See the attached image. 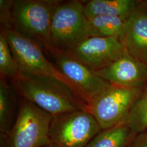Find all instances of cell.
Returning a JSON list of instances; mask_svg holds the SVG:
<instances>
[{"instance_id": "6da1fadb", "label": "cell", "mask_w": 147, "mask_h": 147, "mask_svg": "<svg viewBox=\"0 0 147 147\" xmlns=\"http://www.w3.org/2000/svg\"><path fill=\"white\" fill-rule=\"evenodd\" d=\"M11 82L21 98L31 101L53 117L75 111L88 110L84 101L57 79L20 73Z\"/></svg>"}, {"instance_id": "7a4b0ae2", "label": "cell", "mask_w": 147, "mask_h": 147, "mask_svg": "<svg viewBox=\"0 0 147 147\" xmlns=\"http://www.w3.org/2000/svg\"><path fill=\"white\" fill-rule=\"evenodd\" d=\"M1 25V32L11 47L21 73L57 79L67 84L79 96L74 84L46 58L35 40L23 34L11 25Z\"/></svg>"}, {"instance_id": "3957f363", "label": "cell", "mask_w": 147, "mask_h": 147, "mask_svg": "<svg viewBox=\"0 0 147 147\" xmlns=\"http://www.w3.org/2000/svg\"><path fill=\"white\" fill-rule=\"evenodd\" d=\"M53 117L30 101L21 98L16 120L5 135L7 147H44L50 144Z\"/></svg>"}, {"instance_id": "277c9868", "label": "cell", "mask_w": 147, "mask_h": 147, "mask_svg": "<svg viewBox=\"0 0 147 147\" xmlns=\"http://www.w3.org/2000/svg\"><path fill=\"white\" fill-rule=\"evenodd\" d=\"M59 2L54 0L13 1L9 25L43 45L49 44L53 13Z\"/></svg>"}, {"instance_id": "5b68a950", "label": "cell", "mask_w": 147, "mask_h": 147, "mask_svg": "<svg viewBox=\"0 0 147 147\" xmlns=\"http://www.w3.org/2000/svg\"><path fill=\"white\" fill-rule=\"evenodd\" d=\"M88 19L81 1L60 2L53 13L50 31V44L69 51L89 37Z\"/></svg>"}, {"instance_id": "8992f818", "label": "cell", "mask_w": 147, "mask_h": 147, "mask_svg": "<svg viewBox=\"0 0 147 147\" xmlns=\"http://www.w3.org/2000/svg\"><path fill=\"white\" fill-rule=\"evenodd\" d=\"M102 130L94 116L87 110L53 117L49 139L54 147H86Z\"/></svg>"}, {"instance_id": "52a82bcc", "label": "cell", "mask_w": 147, "mask_h": 147, "mask_svg": "<svg viewBox=\"0 0 147 147\" xmlns=\"http://www.w3.org/2000/svg\"><path fill=\"white\" fill-rule=\"evenodd\" d=\"M143 89L127 88L110 84L90 101L88 111L102 130L118 125L126 122Z\"/></svg>"}, {"instance_id": "ba28073f", "label": "cell", "mask_w": 147, "mask_h": 147, "mask_svg": "<svg viewBox=\"0 0 147 147\" xmlns=\"http://www.w3.org/2000/svg\"><path fill=\"white\" fill-rule=\"evenodd\" d=\"M61 72L74 84L80 98L88 106L110 84L68 51L50 44L43 45Z\"/></svg>"}, {"instance_id": "9c48e42d", "label": "cell", "mask_w": 147, "mask_h": 147, "mask_svg": "<svg viewBox=\"0 0 147 147\" xmlns=\"http://www.w3.org/2000/svg\"><path fill=\"white\" fill-rule=\"evenodd\" d=\"M94 71L107 66L127 53L119 39L89 36L69 51Z\"/></svg>"}, {"instance_id": "30bf717a", "label": "cell", "mask_w": 147, "mask_h": 147, "mask_svg": "<svg viewBox=\"0 0 147 147\" xmlns=\"http://www.w3.org/2000/svg\"><path fill=\"white\" fill-rule=\"evenodd\" d=\"M95 73L110 84L121 87L143 89L147 84V63L127 53Z\"/></svg>"}, {"instance_id": "8fae6325", "label": "cell", "mask_w": 147, "mask_h": 147, "mask_svg": "<svg viewBox=\"0 0 147 147\" xmlns=\"http://www.w3.org/2000/svg\"><path fill=\"white\" fill-rule=\"evenodd\" d=\"M120 40L127 53L147 63V9L142 1L125 21Z\"/></svg>"}, {"instance_id": "7c38bea8", "label": "cell", "mask_w": 147, "mask_h": 147, "mask_svg": "<svg viewBox=\"0 0 147 147\" xmlns=\"http://www.w3.org/2000/svg\"><path fill=\"white\" fill-rule=\"evenodd\" d=\"M141 2L134 0H91L84 4V14L88 19L96 16H113L125 21Z\"/></svg>"}, {"instance_id": "4fadbf2b", "label": "cell", "mask_w": 147, "mask_h": 147, "mask_svg": "<svg viewBox=\"0 0 147 147\" xmlns=\"http://www.w3.org/2000/svg\"><path fill=\"white\" fill-rule=\"evenodd\" d=\"M135 136L125 122L102 130L86 147H127Z\"/></svg>"}, {"instance_id": "5bb4252c", "label": "cell", "mask_w": 147, "mask_h": 147, "mask_svg": "<svg viewBox=\"0 0 147 147\" xmlns=\"http://www.w3.org/2000/svg\"><path fill=\"white\" fill-rule=\"evenodd\" d=\"M16 90L8 84L6 79H0V131L7 135L15 121Z\"/></svg>"}, {"instance_id": "9a60e30c", "label": "cell", "mask_w": 147, "mask_h": 147, "mask_svg": "<svg viewBox=\"0 0 147 147\" xmlns=\"http://www.w3.org/2000/svg\"><path fill=\"white\" fill-rule=\"evenodd\" d=\"M89 36L119 39L124 31L125 20L113 16H96L88 19Z\"/></svg>"}, {"instance_id": "2e32d148", "label": "cell", "mask_w": 147, "mask_h": 147, "mask_svg": "<svg viewBox=\"0 0 147 147\" xmlns=\"http://www.w3.org/2000/svg\"><path fill=\"white\" fill-rule=\"evenodd\" d=\"M126 123L132 134L136 135L147 131V84L132 106Z\"/></svg>"}, {"instance_id": "e0dca14e", "label": "cell", "mask_w": 147, "mask_h": 147, "mask_svg": "<svg viewBox=\"0 0 147 147\" xmlns=\"http://www.w3.org/2000/svg\"><path fill=\"white\" fill-rule=\"evenodd\" d=\"M11 47L5 36L0 33V74L1 77L13 80L20 74Z\"/></svg>"}, {"instance_id": "ac0fdd59", "label": "cell", "mask_w": 147, "mask_h": 147, "mask_svg": "<svg viewBox=\"0 0 147 147\" xmlns=\"http://www.w3.org/2000/svg\"><path fill=\"white\" fill-rule=\"evenodd\" d=\"M127 147H147V131L136 135Z\"/></svg>"}, {"instance_id": "d6986e66", "label": "cell", "mask_w": 147, "mask_h": 147, "mask_svg": "<svg viewBox=\"0 0 147 147\" xmlns=\"http://www.w3.org/2000/svg\"><path fill=\"white\" fill-rule=\"evenodd\" d=\"M143 4L144 5H145V7H146V8L147 9V1H143Z\"/></svg>"}, {"instance_id": "ffe728a7", "label": "cell", "mask_w": 147, "mask_h": 147, "mask_svg": "<svg viewBox=\"0 0 147 147\" xmlns=\"http://www.w3.org/2000/svg\"><path fill=\"white\" fill-rule=\"evenodd\" d=\"M54 147L52 145H51V144H49V145H47V146H45V147Z\"/></svg>"}]
</instances>
